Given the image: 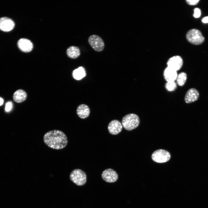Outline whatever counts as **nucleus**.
<instances>
[{
  "mask_svg": "<svg viewBox=\"0 0 208 208\" xmlns=\"http://www.w3.org/2000/svg\"><path fill=\"white\" fill-rule=\"evenodd\" d=\"M43 141L48 146L56 150L64 148L68 142L66 134L62 131L57 130H52L46 133L44 136Z\"/></svg>",
  "mask_w": 208,
  "mask_h": 208,
  "instance_id": "f257e3e1",
  "label": "nucleus"
},
{
  "mask_svg": "<svg viewBox=\"0 0 208 208\" xmlns=\"http://www.w3.org/2000/svg\"><path fill=\"white\" fill-rule=\"evenodd\" d=\"M140 123V119L136 114L131 113L122 118V123L123 127L127 131H131L137 128Z\"/></svg>",
  "mask_w": 208,
  "mask_h": 208,
  "instance_id": "f03ea898",
  "label": "nucleus"
},
{
  "mask_svg": "<svg viewBox=\"0 0 208 208\" xmlns=\"http://www.w3.org/2000/svg\"><path fill=\"white\" fill-rule=\"evenodd\" d=\"M70 180L78 186L83 185L86 181L87 176L85 172L80 169L73 170L70 175Z\"/></svg>",
  "mask_w": 208,
  "mask_h": 208,
  "instance_id": "7ed1b4c3",
  "label": "nucleus"
},
{
  "mask_svg": "<svg viewBox=\"0 0 208 208\" xmlns=\"http://www.w3.org/2000/svg\"><path fill=\"white\" fill-rule=\"evenodd\" d=\"M186 37L189 42L195 45L202 44L205 39L201 32L194 29H190L187 32Z\"/></svg>",
  "mask_w": 208,
  "mask_h": 208,
  "instance_id": "20e7f679",
  "label": "nucleus"
},
{
  "mask_svg": "<svg viewBox=\"0 0 208 208\" xmlns=\"http://www.w3.org/2000/svg\"><path fill=\"white\" fill-rule=\"evenodd\" d=\"M152 160L158 163H163L168 161L171 158L170 153L167 151L160 149L155 151L151 156Z\"/></svg>",
  "mask_w": 208,
  "mask_h": 208,
  "instance_id": "39448f33",
  "label": "nucleus"
},
{
  "mask_svg": "<svg viewBox=\"0 0 208 208\" xmlns=\"http://www.w3.org/2000/svg\"><path fill=\"white\" fill-rule=\"evenodd\" d=\"M88 42L92 48L96 51H101L104 49V41L98 35H92L90 36L88 38Z\"/></svg>",
  "mask_w": 208,
  "mask_h": 208,
  "instance_id": "423d86ee",
  "label": "nucleus"
},
{
  "mask_svg": "<svg viewBox=\"0 0 208 208\" xmlns=\"http://www.w3.org/2000/svg\"><path fill=\"white\" fill-rule=\"evenodd\" d=\"M103 179L106 182L114 183L117 181L118 175L114 170L111 168L105 169L103 171L101 174Z\"/></svg>",
  "mask_w": 208,
  "mask_h": 208,
  "instance_id": "0eeeda50",
  "label": "nucleus"
},
{
  "mask_svg": "<svg viewBox=\"0 0 208 208\" xmlns=\"http://www.w3.org/2000/svg\"><path fill=\"white\" fill-rule=\"evenodd\" d=\"M183 64V60L179 56H173L169 59L167 62V67L176 71L179 70Z\"/></svg>",
  "mask_w": 208,
  "mask_h": 208,
  "instance_id": "6e6552de",
  "label": "nucleus"
},
{
  "mask_svg": "<svg viewBox=\"0 0 208 208\" xmlns=\"http://www.w3.org/2000/svg\"><path fill=\"white\" fill-rule=\"evenodd\" d=\"M15 23L11 19L7 17L0 18V30L5 32H8L13 29Z\"/></svg>",
  "mask_w": 208,
  "mask_h": 208,
  "instance_id": "1a4fd4ad",
  "label": "nucleus"
},
{
  "mask_svg": "<svg viewBox=\"0 0 208 208\" xmlns=\"http://www.w3.org/2000/svg\"><path fill=\"white\" fill-rule=\"evenodd\" d=\"M17 46L21 51L25 53L30 52L33 48V45L31 41L25 38H22L18 40Z\"/></svg>",
  "mask_w": 208,
  "mask_h": 208,
  "instance_id": "9d476101",
  "label": "nucleus"
},
{
  "mask_svg": "<svg viewBox=\"0 0 208 208\" xmlns=\"http://www.w3.org/2000/svg\"><path fill=\"white\" fill-rule=\"evenodd\" d=\"M122 125L118 120H114L111 121L108 126V129L109 132L113 135H117L122 130Z\"/></svg>",
  "mask_w": 208,
  "mask_h": 208,
  "instance_id": "9b49d317",
  "label": "nucleus"
},
{
  "mask_svg": "<svg viewBox=\"0 0 208 208\" xmlns=\"http://www.w3.org/2000/svg\"><path fill=\"white\" fill-rule=\"evenodd\" d=\"M199 93L195 88H192L187 92L185 97V103H189L197 100L199 97Z\"/></svg>",
  "mask_w": 208,
  "mask_h": 208,
  "instance_id": "f8f14e48",
  "label": "nucleus"
},
{
  "mask_svg": "<svg viewBox=\"0 0 208 208\" xmlns=\"http://www.w3.org/2000/svg\"><path fill=\"white\" fill-rule=\"evenodd\" d=\"M178 74L177 71L168 67L164 70V76L167 82L175 81Z\"/></svg>",
  "mask_w": 208,
  "mask_h": 208,
  "instance_id": "ddd939ff",
  "label": "nucleus"
},
{
  "mask_svg": "<svg viewBox=\"0 0 208 208\" xmlns=\"http://www.w3.org/2000/svg\"><path fill=\"white\" fill-rule=\"evenodd\" d=\"M77 113L81 118L84 119L88 117L90 113V110L87 105L82 104L79 105L77 108Z\"/></svg>",
  "mask_w": 208,
  "mask_h": 208,
  "instance_id": "4468645a",
  "label": "nucleus"
},
{
  "mask_svg": "<svg viewBox=\"0 0 208 208\" xmlns=\"http://www.w3.org/2000/svg\"><path fill=\"white\" fill-rule=\"evenodd\" d=\"M27 94L23 90L19 89L16 91L13 95L14 100L17 103H20L25 101L26 99Z\"/></svg>",
  "mask_w": 208,
  "mask_h": 208,
  "instance_id": "2eb2a0df",
  "label": "nucleus"
},
{
  "mask_svg": "<svg viewBox=\"0 0 208 208\" xmlns=\"http://www.w3.org/2000/svg\"><path fill=\"white\" fill-rule=\"evenodd\" d=\"M66 53L69 57L72 59L78 57L80 54L79 49L77 47L72 46L69 47L67 50Z\"/></svg>",
  "mask_w": 208,
  "mask_h": 208,
  "instance_id": "dca6fc26",
  "label": "nucleus"
},
{
  "mask_svg": "<svg viewBox=\"0 0 208 208\" xmlns=\"http://www.w3.org/2000/svg\"><path fill=\"white\" fill-rule=\"evenodd\" d=\"M72 74L75 79L80 80L86 76V72L84 67L80 66L74 70Z\"/></svg>",
  "mask_w": 208,
  "mask_h": 208,
  "instance_id": "f3484780",
  "label": "nucleus"
},
{
  "mask_svg": "<svg viewBox=\"0 0 208 208\" xmlns=\"http://www.w3.org/2000/svg\"><path fill=\"white\" fill-rule=\"evenodd\" d=\"M187 78L186 74L184 72H182L177 75L176 81L177 83L179 86H183L186 82Z\"/></svg>",
  "mask_w": 208,
  "mask_h": 208,
  "instance_id": "a211bd4d",
  "label": "nucleus"
},
{
  "mask_svg": "<svg viewBox=\"0 0 208 208\" xmlns=\"http://www.w3.org/2000/svg\"><path fill=\"white\" fill-rule=\"evenodd\" d=\"M165 87L168 91H173L175 90L177 87V83L175 81L167 82Z\"/></svg>",
  "mask_w": 208,
  "mask_h": 208,
  "instance_id": "6ab92c4d",
  "label": "nucleus"
},
{
  "mask_svg": "<svg viewBox=\"0 0 208 208\" xmlns=\"http://www.w3.org/2000/svg\"><path fill=\"white\" fill-rule=\"evenodd\" d=\"M193 16L195 18H199L201 16V12L200 10L198 8H196L194 9Z\"/></svg>",
  "mask_w": 208,
  "mask_h": 208,
  "instance_id": "aec40b11",
  "label": "nucleus"
},
{
  "mask_svg": "<svg viewBox=\"0 0 208 208\" xmlns=\"http://www.w3.org/2000/svg\"><path fill=\"white\" fill-rule=\"evenodd\" d=\"M12 107V103L11 101L7 102L5 104V110L6 112L10 111Z\"/></svg>",
  "mask_w": 208,
  "mask_h": 208,
  "instance_id": "412c9836",
  "label": "nucleus"
},
{
  "mask_svg": "<svg viewBox=\"0 0 208 208\" xmlns=\"http://www.w3.org/2000/svg\"><path fill=\"white\" fill-rule=\"evenodd\" d=\"M200 1L199 0H186L187 3L191 5H194L197 4Z\"/></svg>",
  "mask_w": 208,
  "mask_h": 208,
  "instance_id": "4be33fe9",
  "label": "nucleus"
},
{
  "mask_svg": "<svg viewBox=\"0 0 208 208\" xmlns=\"http://www.w3.org/2000/svg\"><path fill=\"white\" fill-rule=\"evenodd\" d=\"M202 21L204 23H208V16L203 18L202 20Z\"/></svg>",
  "mask_w": 208,
  "mask_h": 208,
  "instance_id": "5701e85b",
  "label": "nucleus"
},
{
  "mask_svg": "<svg viewBox=\"0 0 208 208\" xmlns=\"http://www.w3.org/2000/svg\"><path fill=\"white\" fill-rule=\"evenodd\" d=\"M3 103V99L0 97V106L2 105Z\"/></svg>",
  "mask_w": 208,
  "mask_h": 208,
  "instance_id": "b1692460",
  "label": "nucleus"
}]
</instances>
